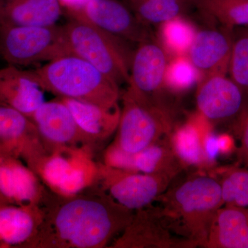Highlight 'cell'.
Returning <instances> with one entry per match:
<instances>
[{"label":"cell","mask_w":248,"mask_h":248,"mask_svg":"<svg viewBox=\"0 0 248 248\" xmlns=\"http://www.w3.org/2000/svg\"><path fill=\"white\" fill-rule=\"evenodd\" d=\"M127 172L113 174L108 183L111 197L128 210H138L151 203L169 179L164 174Z\"/></svg>","instance_id":"16"},{"label":"cell","mask_w":248,"mask_h":248,"mask_svg":"<svg viewBox=\"0 0 248 248\" xmlns=\"http://www.w3.org/2000/svg\"><path fill=\"white\" fill-rule=\"evenodd\" d=\"M218 141H219L220 149L221 152H226L228 149L231 143V140L227 136L218 137Z\"/></svg>","instance_id":"32"},{"label":"cell","mask_w":248,"mask_h":248,"mask_svg":"<svg viewBox=\"0 0 248 248\" xmlns=\"http://www.w3.org/2000/svg\"><path fill=\"white\" fill-rule=\"evenodd\" d=\"M37 176L22 159L0 156V193L9 204L38 206L43 187Z\"/></svg>","instance_id":"15"},{"label":"cell","mask_w":248,"mask_h":248,"mask_svg":"<svg viewBox=\"0 0 248 248\" xmlns=\"http://www.w3.org/2000/svg\"><path fill=\"white\" fill-rule=\"evenodd\" d=\"M203 148L205 159L210 161H214L221 152L218 137L212 133L205 135L203 139Z\"/></svg>","instance_id":"30"},{"label":"cell","mask_w":248,"mask_h":248,"mask_svg":"<svg viewBox=\"0 0 248 248\" xmlns=\"http://www.w3.org/2000/svg\"><path fill=\"white\" fill-rule=\"evenodd\" d=\"M0 24L51 26L58 24L64 9L58 0H1Z\"/></svg>","instance_id":"19"},{"label":"cell","mask_w":248,"mask_h":248,"mask_svg":"<svg viewBox=\"0 0 248 248\" xmlns=\"http://www.w3.org/2000/svg\"><path fill=\"white\" fill-rule=\"evenodd\" d=\"M63 24L72 53L89 62L117 84L129 82L133 49L120 40L75 15Z\"/></svg>","instance_id":"3"},{"label":"cell","mask_w":248,"mask_h":248,"mask_svg":"<svg viewBox=\"0 0 248 248\" xmlns=\"http://www.w3.org/2000/svg\"><path fill=\"white\" fill-rule=\"evenodd\" d=\"M141 22L151 27L185 17L197 9L196 0H122Z\"/></svg>","instance_id":"20"},{"label":"cell","mask_w":248,"mask_h":248,"mask_svg":"<svg viewBox=\"0 0 248 248\" xmlns=\"http://www.w3.org/2000/svg\"><path fill=\"white\" fill-rule=\"evenodd\" d=\"M64 12L130 44L137 45L154 37L151 27L141 22L122 0H89L81 9Z\"/></svg>","instance_id":"9"},{"label":"cell","mask_w":248,"mask_h":248,"mask_svg":"<svg viewBox=\"0 0 248 248\" xmlns=\"http://www.w3.org/2000/svg\"><path fill=\"white\" fill-rule=\"evenodd\" d=\"M122 99L116 144L124 151L138 153L170 130L172 117L167 108L148 102L128 87Z\"/></svg>","instance_id":"5"},{"label":"cell","mask_w":248,"mask_h":248,"mask_svg":"<svg viewBox=\"0 0 248 248\" xmlns=\"http://www.w3.org/2000/svg\"><path fill=\"white\" fill-rule=\"evenodd\" d=\"M170 197L169 211L182 217L192 236L206 240L212 214L223 201L221 186L213 178L198 176L178 186Z\"/></svg>","instance_id":"7"},{"label":"cell","mask_w":248,"mask_h":248,"mask_svg":"<svg viewBox=\"0 0 248 248\" xmlns=\"http://www.w3.org/2000/svg\"><path fill=\"white\" fill-rule=\"evenodd\" d=\"M232 42L228 32L217 27L196 29L187 57L200 76V80L215 75H225L229 68Z\"/></svg>","instance_id":"12"},{"label":"cell","mask_w":248,"mask_h":248,"mask_svg":"<svg viewBox=\"0 0 248 248\" xmlns=\"http://www.w3.org/2000/svg\"><path fill=\"white\" fill-rule=\"evenodd\" d=\"M229 68L232 79L240 87L248 89V33L241 35L233 44Z\"/></svg>","instance_id":"27"},{"label":"cell","mask_w":248,"mask_h":248,"mask_svg":"<svg viewBox=\"0 0 248 248\" xmlns=\"http://www.w3.org/2000/svg\"><path fill=\"white\" fill-rule=\"evenodd\" d=\"M244 143L245 146H246L248 151V122L247 125H246V130H245Z\"/></svg>","instance_id":"33"},{"label":"cell","mask_w":248,"mask_h":248,"mask_svg":"<svg viewBox=\"0 0 248 248\" xmlns=\"http://www.w3.org/2000/svg\"><path fill=\"white\" fill-rule=\"evenodd\" d=\"M48 153L35 124L16 109L0 104V156H14L35 169Z\"/></svg>","instance_id":"10"},{"label":"cell","mask_w":248,"mask_h":248,"mask_svg":"<svg viewBox=\"0 0 248 248\" xmlns=\"http://www.w3.org/2000/svg\"><path fill=\"white\" fill-rule=\"evenodd\" d=\"M199 81H200V74L187 55L174 56L169 61L165 76L168 90L182 92L190 89Z\"/></svg>","instance_id":"26"},{"label":"cell","mask_w":248,"mask_h":248,"mask_svg":"<svg viewBox=\"0 0 248 248\" xmlns=\"http://www.w3.org/2000/svg\"><path fill=\"white\" fill-rule=\"evenodd\" d=\"M71 111L77 124L89 143L102 141L113 133L120 122L118 106L107 108L92 103L60 98Z\"/></svg>","instance_id":"18"},{"label":"cell","mask_w":248,"mask_h":248,"mask_svg":"<svg viewBox=\"0 0 248 248\" xmlns=\"http://www.w3.org/2000/svg\"><path fill=\"white\" fill-rule=\"evenodd\" d=\"M69 54L63 25L0 24V58L7 65L22 68Z\"/></svg>","instance_id":"4"},{"label":"cell","mask_w":248,"mask_h":248,"mask_svg":"<svg viewBox=\"0 0 248 248\" xmlns=\"http://www.w3.org/2000/svg\"><path fill=\"white\" fill-rule=\"evenodd\" d=\"M222 200L239 206H248V172H236L227 178L221 186Z\"/></svg>","instance_id":"28"},{"label":"cell","mask_w":248,"mask_h":248,"mask_svg":"<svg viewBox=\"0 0 248 248\" xmlns=\"http://www.w3.org/2000/svg\"><path fill=\"white\" fill-rule=\"evenodd\" d=\"M43 89L31 70L7 65L0 68V104L31 118L45 101Z\"/></svg>","instance_id":"14"},{"label":"cell","mask_w":248,"mask_h":248,"mask_svg":"<svg viewBox=\"0 0 248 248\" xmlns=\"http://www.w3.org/2000/svg\"><path fill=\"white\" fill-rule=\"evenodd\" d=\"M104 161L107 167L110 169L135 172L134 168V154L124 151L116 143L108 149Z\"/></svg>","instance_id":"29"},{"label":"cell","mask_w":248,"mask_h":248,"mask_svg":"<svg viewBox=\"0 0 248 248\" xmlns=\"http://www.w3.org/2000/svg\"><path fill=\"white\" fill-rule=\"evenodd\" d=\"M217 237L223 248H248V222L246 215L234 209H226L217 217Z\"/></svg>","instance_id":"21"},{"label":"cell","mask_w":248,"mask_h":248,"mask_svg":"<svg viewBox=\"0 0 248 248\" xmlns=\"http://www.w3.org/2000/svg\"><path fill=\"white\" fill-rule=\"evenodd\" d=\"M37 205L0 206V248L29 246L43 220Z\"/></svg>","instance_id":"17"},{"label":"cell","mask_w":248,"mask_h":248,"mask_svg":"<svg viewBox=\"0 0 248 248\" xmlns=\"http://www.w3.org/2000/svg\"><path fill=\"white\" fill-rule=\"evenodd\" d=\"M121 222L115 207L93 199H71L45 216L29 246L42 248L104 247Z\"/></svg>","instance_id":"1"},{"label":"cell","mask_w":248,"mask_h":248,"mask_svg":"<svg viewBox=\"0 0 248 248\" xmlns=\"http://www.w3.org/2000/svg\"><path fill=\"white\" fill-rule=\"evenodd\" d=\"M172 146L177 157L188 165H199L205 159L203 143L198 128L193 122L182 125L172 138Z\"/></svg>","instance_id":"24"},{"label":"cell","mask_w":248,"mask_h":248,"mask_svg":"<svg viewBox=\"0 0 248 248\" xmlns=\"http://www.w3.org/2000/svg\"><path fill=\"white\" fill-rule=\"evenodd\" d=\"M196 99L200 115L209 121L224 120L234 115L243 102L241 87L225 75L201 79Z\"/></svg>","instance_id":"13"},{"label":"cell","mask_w":248,"mask_h":248,"mask_svg":"<svg viewBox=\"0 0 248 248\" xmlns=\"http://www.w3.org/2000/svg\"><path fill=\"white\" fill-rule=\"evenodd\" d=\"M169 63L167 52L155 37L137 45L130 57L128 87L148 102L166 107L163 93Z\"/></svg>","instance_id":"8"},{"label":"cell","mask_w":248,"mask_h":248,"mask_svg":"<svg viewBox=\"0 0 248 248\" xmlns=\"http://www.w3.org/2000/svg\"><path fill=\"white\" fill-rule=\"evenodd\" d=\"M89 148L63 147L48 152L34 172L59 195L74 197L99 176Z\"/></svg>","instance_id":"6"},{"label":"cell","mask_w":248,"mask_h":248,"mask_svg":"<svg viewBox=\"0 0 248 248\" xmlns=\"http://www.w3.org/2000/svg\"><path fill=\"white\" fill-rule=\"evenodd\" d=\"M197 9L226 25H248V0H196Z\"/></svg>","instance_id":"23"},{"label":"cell","mask_w":248,"mask_h":248,"mask_svg":"<svg viewBox=\"0 0 248 248\" xmlns=\"http://www.w3.org/2000/svg\"><path fill=\"white\" fill-rule=\"evenodd\" d=\"M31 120L48 152L63 147H78L79 143L89 146L71 111L60 99L44 102Z\"/></svg>","instance_id":"11"},{"label":"cell","mask_w":248,"mask_h":248,"mask_svg":"<svg viewBox=\"0 0 248 248\" xmlns=\"http://www.w3.org/2000/svg\"><path fill=\"white\" fill-rule=\"evenodd\" d=\"M172 151H170L162 143L157 141L134 154V168L135 172L145 174H172L170 170L169 163L173 162Z\"/></svg>","instance_id":"25"},{"label":"cell","mask_w":248,"mask_h":248,"mask_svg":"<svg viewBox=\"0 0 248 248\" xmlns=\"http://www.w3.org/2000/svg\"><path fill=\"white\" fill-rule=\"evenodd\" d=\"M64 11H77L81 9L89 0H58Z\"/></svg>","instance_id":"31"},{"label":"cell","mask_w":248,"mask_h":248,"mask_svg":"<svg viewBox=\"0 0 248 248\" xmlns=\"http://www.w3.org/2000/svg\"><path fill=\"white\" fill-rule=\"evenodd\" d=\"M159 41L167 53L173 56L186 55L195 37L193 24L183 16L160 24Z\"/></svg>","instance_id":"22"},{"label":"cell","mask_w":248,"mask_h":248,"mask_svg":"<svg viewBox=\"0 0 248 248\" xmlns=\"http://www.w3.org/2000/svg\"><path fill=\"white\" fill-rule=\"evenodd\" d=\"M6 204H9L6 202V200H5L4 197L1 195V194L0 193V206L1 205H6Z\"/></svg>","instance_id":"34"},{"label":"cell","mask_w":248,"mask_h":248,"mask_svg":"<svg viewBox=\"0 0 248 248\" xmlns=\"http://www.w3.org/2000/svg\"><path fill=\"white\" fill-rule=\"evenodd\" d=\"M1 1L0 0V22H1Z\"/></svg>","instance_id":"35"},{"label":"cell","mask_w":248,"mask_h":248,"mask_svg":"<svg viewBox=\"0 0 248 248\" xmlns=\"http://www.w3.org/2000/svg\"><path fill=\"white\" fill-rule=\"evenodd\" d=\"M45 91L107 108L117 107L120 86L84 59L63 55L31 70Z\"/></svg>","instance_id":"2"}]
</instances>
